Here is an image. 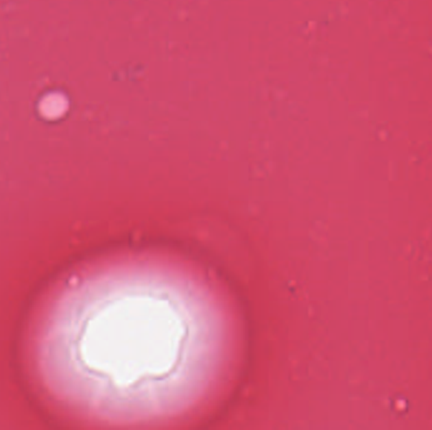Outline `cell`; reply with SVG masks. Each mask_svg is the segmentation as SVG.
<instances>
[{"mask_svg": "<svg viewBox=\"0 0 432 430\" xmlns=\"http://www.w3.org/2000/svg\"><path fill=\"white\" fill-rule=\"evenodd\" d=\"M232 323L215 290L173 264L132 259L72 280L37 338L48 390L90 419L157 422L205 400L230 359Z\"/></svg>", "mask_w": 432, "mask_h": 430, "instance_id": "obj_1", "label": "cell"}, {"mask_svg": "<svg viewBox=\"0 0 432 430\" xmlns=\"http://www.w3.org/2000/svg\"><path fill=\"white\" fill-rule=\"evenodd\" d=\"M66 101L60 95L48 96L42 104V112L48 118H55L64 112Z\"/></svg>", "mask_w": 432, "mask_h": 430, "instance_id": "obj_2", "label": "cell"}]
</instances>
